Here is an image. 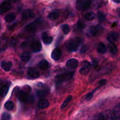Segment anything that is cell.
<instances>
[{"mask_svg": "<svg viewBox=\"0 0 120 120\" xmlns=\"http://www.w3.org/2000/svg\"><path fill=\"white\" fill-rule=\"evenodd\" d=\"M82 40L80 38L75 37L69 40L67 44V49L70 52H75L78 49L82 44Z\"/></svg>", "mask_w": 120, "mask_h": 120, "instance_id": "cell-1", "label": "cell"}, {"mask_svg": "<svg viewBox=\"0 0 120 120\" xmlns=\"http://www.w3.org/2000/svg\"><path fill=\"white\" fill-rule=\"evenodd\" d=\"M118 119L114 112L107 110L100 113L97 116V120H117Z\"/></svg>", "mask_w": 120, "mask_h": 120, "instance_id": "cell-2", "label": "cell"}, {"mask_svg": "<svg viewBox=\"0 0 120 120\" xmlns=\"http://www.w3.org/2000/svg\"><path fill=\"white\" fill-rule=\"evenodd\" d=\"M103 27L100 25L91 26L87 31V35L89 36H97L103 32Z\"/></svg>", "mask_w": 120, "mask_h": 120, "instance_id": "cell-3", "label": "cell"}, {"mask_svg": "<svg viewBox=\"0 0 120 120\" xmlns=\"http://www.w3.org/2000/svg\"><path fill=\"white\" fill-rule=\"evenodd\" d=\"M91 5V0H77L76 8L78 10H86Z\"/></svg>", "mask_w": 120, "mask_h": 120, "instance_id": "cell-4", "label": "cell"}, {"mask_svg": "<svg viewBox=\"0 0 120 120\" xmlns=\"http://www.w3.org/2000/svg\"><path fill=\"white\" fill-rule=\"evenodd\" d=\"M11 85V82L4 81L0 80V95L2 97H4L8 93L9 87Z\"/></svg>", "mask_w": 120, "mask_h": 120, "instance_id": "cell-5", "label": "cell"}, {"mask_svg": "<svg viewBox=\"0 0 120 120\" xmlns=\"http://www.w3.org/2000/svg\"><path fill=\"white\" fill-rule=\"evenodd\" d=\"M73 72L63 73V74H58V75H56L55 76V79L58 82H62L71 79L73 76Z\"/></svg>", "mask_w": 120, "mask_h": 120, "instance_id": "cell-6", "label": "cell"}, {"mask_svg": "<svg viewBox=\"0 0 120 120\" xmlns=\"http://www.w3.org/2000/svg\"><path fill=\"white\" fill-rule=\"evenodd\" d=\"M30 92V88L28 87V88L26 89L25 88V90L21 91L18 92V97L19 100L23 102H25L27 101L28 98V95H29V92Z\"/></svg>", "mask_w": 120, "mask_h": 120, "instance_id": "cell-7", "label": "cell"}, {"mask_svg": "<svg viewBox=\"0 0 120 120\" xmlns=\"http://www.w3.org/2000/svg\"><path fill=\"white\" fill-rule=\"evenodd\" d=\"M91 67V65L90 62L87 61H83V67L80 69V73L82 75H86L89 72Z\"/></svg>", "mask_w": 120, "mask_h": 120, "instance_id": "cell-8", "label": "cell"}, {"mask_svg": "<svg viewBox=\"0 0 120 120\" xmlns=\"http://www.w3.org/2000/svg\"><path fill=\"white\" fill-rule=\"evenodd\" d=\"M30 49L33 52H38L42 49V45L38 40L33 41L30 44Z\"/></svg>", "mask_w": 120, "mask_h": 120, "instance_id": "cell-9", "label": "cell"}, {"mask_svg": "<svg viewBox=\"0 0 120 120\" xmlns=\"http://www.w3.org/2000/svg\"><path fill=\"white\" fill-rule=\"evenodd\" d=\"M42 40L46 45H49L53 41V37L47 32H44L42 34Z\"/></svg>", "mask_w": 120, "mask_h": 120, "instance_id": "cell-10", "label": "cell"}, {"mask_svg": "<svg viewBox=\"0 0 120 120\" xmlns=\"http://www.w3.org/2000/svg\"><path fill=\"white\" fill-rule=\"evenodd\" d=\"M79 65V61L75 58L69 59L66 62V66L71 69H76Z\"/></svg>", "mask_w": 120, "mask_h": 120, "instance_id": "cell-11", "label": "cell"}, {"mask_svg": "<svg viewBox=\"0 0 120 120\" xmlns=\"http://www.w3.org/2000/svg\"><path fill=\"white\" fill-rule=\"evenodd\" d=\"M11 8V5L8 1L3 2L0 5V13H5L10 10Z\"/></svg>", "mask_w": 120, "mask_h": 120, "instance_id": "cell-12", "label": "cell"}, {"mask_svg": "<svg viewBox=\"0 0 120 120\" xmlns=\"http://www.w3.org/2000/svg\"><path fill=\"white\" fill-rule=\"evenodd\" d=\"M62 51L60 50V49L58 48H55L52 51V58L53 60H55V61L59 60L61 56H62Z\"/></svg>", "mask_w": 120, "mask_h": 120, "instance_id": "cell-13", "label": "cell"}, {"mask_svg": "<svg viewBox=\"0 0 120 120\" xmlns=\"http://www.w3.org/2000/svg\"><path fill=\"white\" fill-rule=\"evenodd\" d=\"M28 75H29V77L32 78H37L40 76L39 72L34 68H29L28 69Z\"/></svg>", "mask_w": 120, "mask_h": 120, "instance_id": "cell-14", "label": "cell"}, {"mask_svg": "<svg viewBox=\"0 0 120 120\" xmlns=\"http://www.w3.org/2000/svg\"><path fill=\"white\" fill-rule=\"evenodd\" d=\"M12 64L10 61H2L1 63V68L6 72H8L11 69Z\"/></svg>", "mask_w": 120, "mask_h": 120, "instance_id": "cell-15", "label": "cell"}, {"mask_svg": "<svg viewBox=\"0 0 120 120\" xmlns=\"http://www.w3.org/2000/svg\"><path fill=\"white\" fill-rule=\"evenodd\" d=\"M118 38H119V35L116 32H111L108 36V40L109 41H110V42H114L117 41V40H118Z\"/></svg>", "mask_w": 120, "mask_h": 120, "instance_id": "cell-16", "label": "cell"}, {"mask_svg": "<svg viewBox=\"0 0 120 120\" xmlns=\"http://www.w3.org/2000/svg\"><path fill=\"white\" fill-rule=\"evenodd\" d=\"M49 106V102L46 99H41L39 101L38 107L40 109H44Z\"/></svg>", "mask_w": 120, "mask_h": 120, "instance_id": "cell-17", "label": "cell"}, {"mask_svg": "<svg viewBox=\"0 0 120 120\" xmlns=\"http://www.w3.org/2000/svg\"><path fill=\"white\" fill-rule=\"evenodd\" d=\"M38 67L42 70H46L49 68V64L46 60H43L41 62H39Z\"/></svg>", "mask_w": 120, "mask_h": 120, "instance_id": "cell-18", "label": "cell"}, {"mask_svg": "<svg viewBox=\"0 0 120 120\" xmlns=\"http://www.w3.org/2000/svg\"><path fill=\"white\" fill-rule=\"evenodd\" d=\"M60 15V13L57 11H53L49 13L48 15V18L52 20H55L58 18Z\"/></svg>", "mask_w": 120, "mask_h": 120, "instance_id": "cell-19", "label": "cell"}, {"mask_svg": "<svg viewBox=\"0 0 120 120\" xmlns=\"http://www.w3.org/2000/svg\"><path fill=\"white\" fill-rule=\"evenodd\" d=\"M34 12L31 10H29V9L23 12V14H22V17H23V19H28L30 18L34 17Z\"/></svg>", "mask_w": 120, "mask_h": 120, "instance_id": "cell-20", "label": "cell"}, {"mask_svg": "<svg viewBox=\"0 0 120 120\" xmlns=\"http://www.w3.org/2000/svg\"><path fill=\"white\" fill-rule=\"evenodd\" d=\"M97 51L100 54H105L107 52V48L104 44L103 42H100L97 46Z\"/></svg>", "mask_w": 120, "mask_h": 120, "instance_id": "cell-21", "label": "cell"}, {"mask_svg": "<svg viewBox=\"0 0 120 120\" xmlns=\"http://www.w3.org/2000/svg\"><path fill=\"white\" fill-rule=\"evenodd\" d=\"M108 48H109V50L110 52L112 54H115L117 52V47L113 42H110L108 45Z\"/></svg>", "mask_w": 120, "mask_h": 120, "instance_id": "cell-22", "label": "cell"}, {"mask_svg": "<svg viewBox=\"0 0 120 120\" xmlns=\"http://www.w3.org/2000/svg\"><path fill=\"white\" fill-rule=\"evenodd\" d=\"M25 29L27 31L31 32H33L35 31L36 29V24L35 22H32V23L29 24L28 25L26 26Z\"/></svg>", "mask_w": 120, "mask_h": 120, "instance_id": "cell-23", "label": "cell"}, {"mask_svg": "<svg viewBox=\"0 0 120 120\" xmlns=\"http://www.w3.org/2000/svg\"><path fill=\"white\" fill-rule=\"evenodd\" d=\"M31 55H30V53L29 52H25L23 54H22L21 56V60L23 62H28L29 60H30Z\"/></svg>", "mask_w": 120, "mask_h": 120, "instance_id": "cell-24", "label": "cell"}, {"mask_svg": "<svg viewBox=\"0 0 120 120\" xmlns=\"http://www.w3.org/2000/svg\"><path fill=\"white\" fill-rule=\"evenodd\" d=\"M91 4L93 5L95 8H100L104 5L103 0H93L91 1Z\"/></svg>", "mask_w": 120, "mask_h": 120, "instance_id": "cell-25", "label": "cell"}, {"mask_svg": "<svg viewBox=\"0 0 120 120\" xmlns=\"http://www.w3.org/2000/svg\"><path fill=\"white\" fill-rule=\"evenodd\" d=\"M15 18H16V15L14 14V13H11V14H9L7 15H6V16L5 17V20L7 22H11L14 21L15 20Z\"/></svg>", "mask_w": 120, "mask_h": 120, "instance_id": "cell-26", "label": "cell"}, {"mask_svg": "<svg viewBox=\"0 0 120 120\" xmlns=\"http://www.w3.org/2000/svg\"><path fill=\"white\" fill-rule=\"evenodd\" d=\"M84 18L87 21H91L94 20L95 18H96V15H95V14L93 12H87Z\"/></svg>", "mask_w": 120, "mask_h": 120, "instance_id": "cell-27", "label": "cell"}, {"mask_svg": "<svg viewBox=\"0 0 120 120\" xmlns=\"http://www.w3.org/2000/svg\"><path fill=\"white\" fill-rule=\"evenodd\" d=\"M4 106L7 109H8V110L9 111H12L13 109H14V104L12 101H8L5 102Z\"/></svg>", "mask_w": 120, "mask_h": 120, "instance_id": "cell-28", "label": "cell"}, {"mask_svg": "<svg viewBox=\"0 0 120 120\" xmlns=\"http://www.w3.org/2000/svg\"><path fill=\"white\" fill-rule=\"evenodd\" d=\"M72 98H73L71 95H69V96H68V97L66 98V100H64V102H63V104H62V106H61V109H63L64 108H65V107L67 106V105H68V104L71 101Z\"/></svg>", "mask_w": 120, "mask_h": 120, "instance_id": "cell-29", "label": "cell"}, {"mask_svg": "<svg viewBox=\"0 0 120 120\" xmlns=\"http://www.w3.org/2000/svg\"><path fill=\"white\" fill-rule=\"evenodd\" d=\"M62 31H63V33H64V34H66V35L69 34V32H70V27H69V25L66 24L62 25Z\"/></svg>", "mask_w": 120, "mask_h": 120, "instance_id": "cell-30", "label": "cell"}, {"mask_svg": "<svg viewBox=\"0 0 120 120\" xmlns=\"http://www.w3.org/2000/svg\"><path fill=\"white\" fill-rule=\"evenodd\" d=\"M11 115L8 112H4L1 116V120H11Z\"/></svg>", "mask_w": 120, "mask_h": 120, "instance_id": "cell-31", "label": "cell"}, {"mask_svg": "<svg viewBox=\"0 0 120 120\" xmlns=\"http://www.w3.org/2000/svg\"><path fill=\"white\" fill-rule=\"evenodd\" d=\"M48 95V91L46 90H39L38 91V95L39 97H45Z\"/></svg>", "mask_w": 120, "mask_h": 120, "instance_id": "cell-32", "label": "cell"}, {"mask_svg": "<svg viewBox=\"0 0 120 120\" xmlns=\"http://www.w3.org/2000/svg\"><path fill=\"white\" fill-rule=\"evenodd\" d=\"M77 27L78 29H83L86 27V24L84 23V22H83V21H79V22H77Z\"/></svg>", "mask_w": 120, "mask_h": 120, "instance_id": "cell-33", "label": "cell"}, {"mask_svg": "<svg viewBox=\"0 0 120 120\" xmlns=\"http://www.w3.org/2000/svg\"><path fill=\"white\" fill-rule=\"evenodd\" d=\"M97 16H98V20H99L100 21H103L105 20V15L103 12H100V11L98 12Z\"/></svg>", "mask_w": 120, "mask_h": 120, "instance_id": "cell-34", "label": "cell"}, {"mask_svg": "<svg viewBox=\"0 0 120 120\" xmlns=\"http://www.w3.org/2000/svg\"><path fill=\"white\" fill-rule=\"evenodd\" d=\"M93 97V92H90L86 95L85 99L87 101H90L92 99Z\"/></svg>", "mask_w": 120, "mask_h": 120, "instance_id": "cell-35", "label": "cell"}, {"mask_svg": "<svg viewBox=\"0 0 120 120\" xmlns=\"http://www.w3.org/2000/svg\"><path fill=\"white\" fill-rule=\"evenodd\" d=\"M87 49H88V47L87 45H84L82 46V48H81L80 49V53L86 52L87 51Z\"/></svg>", "mask_w": 120, "mask_h": 120, "instance_id": "cell-36", "label": "cell"}, {"mask_svg": "<svg viewBox=\"0 0 120 120\" xmlns=\"http://www.w3.org/2000/svg\"><path fill=\"white\" fill-rule=\"evenodd\" d=\"M105 84H106V80H101L98 82V84H99L100 87L104 85Z\"/></svg>", "mask_w": 120, "mask_h": 120, "instance_id": "cell-37", "label": "cell"}, {"mask_svg": "<svg viewBox=\"0 0 120 120\" xmlns=\"http://www.w3.org/2000/svg\"><path fill=\"white\" fill-rule=\"evenodd\" d=\"M8 1V2H17L18 0H7Z\"/></svg>", "mask_w": 120, "mask_h": 120, "instance_id": "cell-38", "label": "cell"}, {"mask_svg": "<svg viewBox=\"0 0 120 120\" xmlns=\"http://www.w3.org/2000/svg\"><path fill=\"white\" fill-rule=\"evenodd\" d=\"M114 2H117V3H119V2H120V0H113Z\"/></svg>", "mask_w": 120, "mask_h": 120, "instance_id": "cell-39", "label": "cell"}, {"mask_svg": "<svg viewBox=\"0 0 120 120\" xmlns=\"http://www.w3.org/2000/svg\"><path fill=\"white\" fill-rule=\"evenodd\" d=\"M1 23H0V29H1Z\"/></svg>", "mask_w": 120, "mask_h": 120, "instance_id": "cell-40", "label": "cell"}]
</instances>
